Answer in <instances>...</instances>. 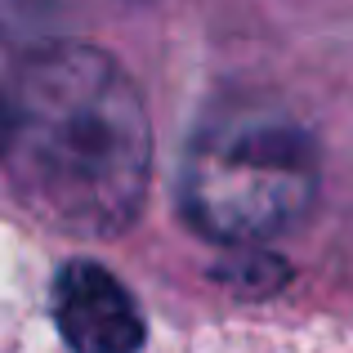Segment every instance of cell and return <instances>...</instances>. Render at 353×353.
Wrapping results in <instances>:
<instances>
[{"label": "cell", "mask_w": 353, "mask_h": 353, "mask_svg": "<svg viewBox=\"0 0 353 353\" xmlns=\"http://www.w3.org/2000/svg\"><path fill=\"white\" fill-rule=\"evenodd\" d=\"M54 322L72 353H134L143 345V313L112 268L72 259L54 282Z\"/></svg>", "instance_id": "3"}, {"label": "cell", "mask_w": 353, "mask_h": 353, "mask_svg": "<svg viewBox=\"0 0 353 353\" xmlns=\"http://www.w3.org/2000/svg\"><path fill=\"white\" fill-rule=\"evenodd\" d=\"M9 130H14V112H9V94H0V161L9 152Z\"/></svg>", "instance_id": "4"}, {"label": "cell", "mask_w": 353, "mask_h": 353, "mask_svg": "<svg viewBox=\"0 0 353 353\" xmlns=\"http://www.w3.org/2000/svg\"><path fill=\"white\" fill-rule=\"evenodd\" d=\"M318 143L286 108L237 99L197 125L183 157L179 201L197 233L250 246L291 233L313 210Z\"/></svg>", "instance_id": "2"}, {"label": "cell", "mask_w": 353, "mask_h": 353, "mask_svg": "<svg viewBox=\"0 0 353 353\" xmlns=\"http://www.w3.org/2000/svg\"><path fill=\"white\" fill-rule=\"evenodd\" d=\"M14 188L45 224L77 237H112L148 197L152 125L130 72L77 41L41 45L9 90Z\"/></svg>", "instance_id": "1"}]
</instances>
